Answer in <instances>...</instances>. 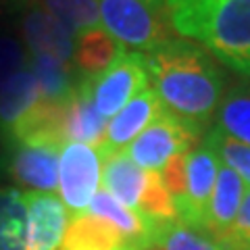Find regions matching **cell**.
Returning a JSON list of instances; mask_svg holds the SVG:
<instances>
[{"label":"cell","instance_id":"cell-1","mask_svg":"<svg viewBox=\"0 0 250 250\" xmlns=\"http://www.w3.org/2000/svg\"><path fill=\"white\" fill-rule=\"evenodd\" d=\"M144 59L163 108L200 136L215 117L225 85L213 57L196 42L171 38Z\"/></svg>","mask_w":250,"mask_h":250},{"label":"cell","instance_id":"cell-2","mask_svg":"<svg viewBox=\"0 0 250 250\" xmlns=\"http://www.w3.org/2000/svg\"><path fill=\"white\" fill-rule=\"evenodd\" d=\"M171 31L250 75V0H167Z\"/></svg>","mask_w":250,"mask_h":250},{"label":"cell","instance_id":"cell-3","mask_svg":"<svg viewBox=\"0 0 250 250\" xmlns=\"http://www.w3.org/2000/svg\"><path fill=\"white\" fill-rule=\"evenodd\" d=\"M100 25L123 48L150 52L171 40L167 0H98Z\"/></svg>","mask_w":250,"mask_h":250},{"label":"cell","instance_id":"cell-4","mask_svg":"<svg viewBox=\"0 0 250 250\" xmlns=\"http://www.w3.org/2000/svg\"><path fill=\"white\" fill-rule=\"evenodd\" d=\"M65 142L54 138L6 140L0 144V175L23 192L59 190V159Z\"/></svg>","mask_w":250,"mask_h":250},{"label":"cell","instance_id":"cell-5","mask_svg":"<svg viewBox=\"0 0 250 250\" xmlns=\"http://www.w3.org/2000/svg\"><path fill=\"white\" fill-rule=\"evenodd\" d=\"M104 156L96 146L65 142L59 159V194L73 217L88 210L103 179Z\"/></svg>","mask_w":250,"mask_h":250},{"label":"cell","instance_id":"cell-6","mask_svg":"<svg viewBox=\"0 0 250 250\" xmlns=\"http://www.w3.org/2000/svg\"><path fill=\"white\" fill-rule=\"evenodd\" d=\"M146 88H150V73L144 52L123 50L111 67L92 80V100L96 111L108 121Z\"/></svg>","mask_w":250,"mask_h":250},{"label":"cell","instance_id":"cell-7","mask_svg":"<svg viewBox=\"0 0 250 250\" xmlns=\"http://www.w3.org/2000/svg\"><path fill=\"white\" fill-rule=\"evenodd\" d=\"M198 138L200 136L196 131L165 111L125 148V154L140 169L161 171L171 156H175L177 152L192 150Z\"/></svg>","mask_w":250,"mask_h":250},{"label":"cell","instance_id":"cell-8","mask_svg":"<svg viewBox=\"0 0 250 250\" xmlns=\"http://www.w3.org/2000/svg\"><path fill=\"white\" fill-rule=\"evenodd\" d=\"M219 156L208 144H196L186 161V192L175 202L177 219L192 228H205V215L215 190L219 173Z\"/></svg>","mask_w":250,"mask_h":250},{"label":"cell","instance_id":"cell-9","mask_svg":"<svg viewBox=\"0 0 250 250\" xmlns=\"http://www.w3.org/2000/svg\"><path fill=\"white\" fill-rule=\"evenodd\" d=\"M19 29L29 54H44L65 62H73L75 36L38 2L29 0L17 13Z\"/></svg>","mask_w":250,"mask_h":250},{"label":"cell","instance_id":"cell-10","mask_svg":"<svg viewBox=\"0 0 250 250\" xmlns=\"http://www.w3.org/2000/svg\"><path fill=\"white\" fill-rule=\"evenodd\" d=\"M163 113L165 108L150 85L144 92H140L136 98H131L115 117H111V121L106 123L104 136L98 144V150L103 152L104 159L115 152H121Z\"/></svg>","mask_w":250,"mask_h":250},{"label":"cell","instance_id":"cell-11","mask_svg":"<svg viewBox=\"0 0 250 250\" xmlns=\"http://www.w3.org/2000/svg\"><path fill=\"white\" fill-rule=\"evenodd\" d=\"M29 250H57L69 228V213L52 192H25Z\"/></svg>","mask_w":250,"mask_h":250},{"label":"cell","instance_id":"cell-12","mask_svg":"<svg viewBox=\"0 0 250 250\" xmlns=\"http://www.w3.org/2000/svg\"><path fill=\"white\" fill-rule=\"evenodd\" d=\"M106 119L96 111L92 100V80H82L62 111V138L65 142H83L90 146L100 144L106 129Z\"/></svg>","mask_w":250,"mask_h":250},{"label":"cell","instance_id":"cell-13","mask_svg":"<svg viewBox=\"0 0 250 250\" xmlns=\"http://www.w3.org/2000/svg\"><path fill=\"white\" fill-rule=\"evenodd\" d=\"M244 179L228 165H219L215 190L210 196L207 215H205V231H208L215 240L229 233L233 221L238 217V210L244 200Z\"/></svg>","mask_w":250,"mask_h":250},{"label":"cell","instance_id":"cell-14","mask_svg":"<svg viewBox=\"0 0 250 250\" xmlns=\"http://www.w3.org/2000/svg\"><path fill=\"white\" fill-rule=\"evenodd\" d=\"M40 100V85L29 65H25L0 92V144L11 138L15 127L34 111Z\"/></svg>","mask_w":250,"mask_h":250},{"label":"cell","instance_id":"cell-15","mask_svg":"<svg viewBox=\"0 0 250 250\" xmlns=\"http://www.w3.org/2000/svg\"><path fill=\"white\" fill-rule=\"evenodd\" d=\"M150 171L140 169L134 161L129 159L125 150L115 152L104 159L103 167V184L104 190L111 194L115 200H119L123 207L136 210L140 198L146 190Z\"/></svg>","mask_w":250,"mask_h":250},{"label":"cell","instance_id":"cell-16","mask_svg":"<svg viewBox=\"0 0 250 250\" xmlns=\"http://www.w3.org/2000/svg\"><path fill=\"white\" fill-rule=\"evenodd\" d=\"M213 129L250 146V75H242L221 96Z\"/></svg>","mask_w":250,"mask_h":250},{"label":"cell","instance_id":"cell-17","mask_svg":"<svg viewBox=\"0 0 250 250\" xmlns=\"http://www.w3.org/2000/svg\"><path fill=\"white\" fill-rule=\"evenodd\" d=\"M123 50V46L111 34H106L103 27L85 31V34L75 38L73 67L83 80H94L104 69L111 67L113 61Z\"/></svg>","mask_w":250,"mask_h":250},{"label":"cell","instance_id":"cell-18","mask_svg":"<svg viewBox=\"0 0 250 250\" xmlns=\"http://www.w3.org/2000/svg\"><path fill=\"white\" fill-rule=\"evenodd\" d=\"M144 250H219V244L208 231L169 219L148 223Z\"/></svg>","mask_w":250,"mask_h":250},{"label":"cell","instance_id":"cell-19","mask_svg":"<svg viewBox=\"0 0 250 250\" xmlns=\"http://www.w3.org/2000/svg\"><path fill=\"white\" fill-rule=\"evenodd\" d=\"M27 65L40 85V96L50 103H67L83 80L75 71L73 62L44 57V54H29Z\"/></svg>","mask_w":250,"mask_h":250},{"label":"cell","instance_id":"cell-20","mask_svg":"<svg viewBox=\"0 0 250 250\" xmlns=\"http://www.w3.org/2000/svg\"><path fill=\"white\" fill-rule=\"evenodd\" d=\"M129 244L111 223L96 215L82 213L69 221L62 250H119Z\"/></svg>","mask_w":250,"mask_h":250},{"label":"cell","instance_id":"cell-21","mask_svg":"<svg viewBox=\"0 0 250 250\" xmlns=\"http://www.w3.org/2000/svg\"><path fill=\"white\" fill-rule=\"evenodd\" d=\"M0 250H29L25 192L0 186Z\"/></svg>","mask_w":250,"mask_h":250},{"label":"cell","instance_id":"cell-22","mask_svg":"<svg viewBox=\"0 0 250 250\" xmlns=\"http://www.w3.org/2000/svg\"><path fill=\"white\" fill-rule=\"evenodd\" d=\"M85 213L104 219L106 223H111L113 228L129 242V244L144 248V238H146V231H148L146 221L136 213V210L123 207L119 200H115L104 188L94 194V198H92Z\"/></svg>","mask_w":250,"mask_h":250},{"label":"cell","instance_id":"cell-23","mask_svg":"<svg viewBox=\"0 0 250 250\" xmlns=\"http://www.w3.org/2000/svg\"><path fill=\"white\" fill-rule=\"evenodd\" d=\"M29 61L17 15H0V92Z\"/></svg>","mask_w":250,"mask_h":250},{"label":"cell","instance_id":"cell-24","mask_svg":"<svg viewBox=\"0 0 250 250\" xmlns=\"http://www.w3.org/2000/svg\"><path fill=\"white\" fill-rule=\"evenodd\" d=\"M38 2L52 17H57L75 38L85 31L103 27L98 0H38Z\"/></svg>","mask_w":250,"mask_h":250},{"label":"cell","instance_id":"cell-25","mask_svg":"<svg viewBox=\"0 0 250 250\" xmlns=\"http://www.w3.org/2000/svg\"><path fill=\"white\" fill-rule=\"evenodd\" d=\"M136 213L140 215L148 223H156V221H169V219H177L175 213V205L171 198L169 190L163 184V177L159 171H150L148 177L146 190L140 198V205L136 208Z\"/></svg>","mask_w":250,"mask_h":250},{"label":"cell","instance_id":"cell-26","mask_svg":"<svg viewBox=\"0 0 250 250\" xmlns=\"http://www.w3.org/2000/svg\"><path fill=\"white\" fill-rule=\"evenodd\" d=\"M205 144L213 148V152L219 156V161H221L223 165L231 167L244 179V184L250 186V146L236 142V140L223 136L221 131H217L213 127L207 131Z\"/></svg>","mask_w":250,"mask_h":250},{"label":"cell","instance_id":"cell-27","mask_svg":"<svg viewBox=\"0 0 250 250\" xmlns=\"http://www.w3.org/2000/svg\"><path fill=\"white\" fill-rule=\"evenodd\" d=\"M188 152H177L175 156H171V159L167 161V165L163 167V171H161L163 184H165V188L171 194V198H173V205L184 196V192H186V161H188Z\"/></svg>","mask_w":250,"mask_h":250},{"label":"cell","instance_id":"cell-28","mask_svg":"<svg viewBox=\"0 0 250 250\" xmlns=\"http://www.w3.org/2000/svg\"><path fill=\"white\" fill-rule=\"evenodd\" d=\"M229 233L238 238H244V240H250V192L244 194V200H242V207L238 210V217L233 221Z\"/></svg>","mask_w":250,"mask_h":250},{"label":"cell","instance_id":"cell-29","mask_svg":"<svg viewBox=\"0 0 250 250\" xmlns=\"http://www.w3.org/2000/svg\"><path fill=\"white\" fill-rule=\"evenodd\" d=\"M29 0H0V15H17Z\"/></svg>","mask_w":250,"mask_h":250},{"label":"cell","instance_id":"cell-30","mask_svg":"<svg viewBox=\"0 0 250 250\" xmlns=\"http://www.w3.org/2000/svg\"><path fill=\"white\" fill-rule=\"evenodd\" d=\"M119 250H144V248H140V246H136V244H125V246H121Z\"/></svg>","mask_w":250,"mask_h":250}]
</instances>
